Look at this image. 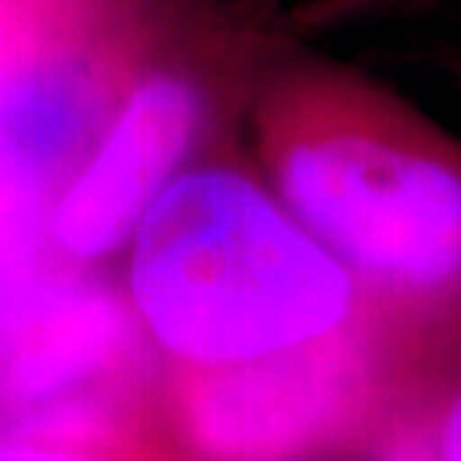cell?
Masks as SVG:
<instances>
[{"instance_id": "ba28073f", "label": "cell", "mask_w": 461, "mask_h": 461, "mask_svg": "<svg viewBox=\"0 0 461 461\" xmlns=\"http://www.w3.org/2000/svg\"><path fill=\"white\" fill-rule=\"evenodd\" d=\"M0 461H127L116 455V441H38L4 438Z\"/></svg>"}, {"instance_id": "8992f818", "label": "cell", "mask_w": 461, "mask_h": 461, "mask_svg": "<svg viewBox=\"0 0 461 461\" xmlns=\"http://www.w3.org/2000/svg\"><path fill=\"white\" fill-rule=\"evenodd\" d=\"M113 76L86 49H51L0 72V165L55 202L113 110Z\"/></svg>"}, {"instance_id": "52a82bcc", "label": "cell", "mask_w": 461, "mask_h": 461, "mask_svg": "<svg viewBox=\"0 0 461 461\" xmlns=\"http://www.w3.org/2000/svg\"><path fill=\"white\" fill-rule=\"evenodd\" d=\"M49 202L0 165V277L38 260Z\"/></svg>"}, {"instance_id": "6da1fadb", "label": "cell", "mask_w": 461, "mask_h": 461, "mask_svg": "<svg viewBox=\"0 0 461 461\" xmlns=\"http://www.w3.org/2000/svg\"><path fill=\"white\" fill-rule=\"evenodd\" d=\"M270 192L346 267L379 339L461 325V144L366 72L264 41L249 79Z\"/></svg>"}, {"instance_id": "5b68a950", "label": "cell", "mask_w": 461, "mask_h": 461, "mask_svg": "<svg viewBox=\"0 0 461 461\" xmlns=\"http://www.w3.org/2000/svg\"><path fill=\"white\" fill-rule=\"evenodd\" d=\"M209 99L195 76L178 68L140 76L51 202L45 232L55 249L99 260L123 247L195 148Z\"/></svg>"}, {"instance_id": "30bf717a", "label": "cell", "mask_w": 461, "mask_h": 461, "mask_svg": "<svg viewBox=\"0 0 461 461\" xmlns=\"http://www.w3.org/2000/svg\"><path fill=\"white\" fill-rule=\"evenodd\" d=\"M434 447H438V461H461V390L441 417V428L434 434Z\"/></svg>"}, {"instance_id": "9c48e42d", "label": "cell", "mask_w": 461, "mask_h": 461, "mask_svg": "<svg viewBox=\"0 0 461 461\" xmlns=\"http://www.w3.org/2000/svg\"><path fill=\"white\" fill-rule=\"evenodd\" d=\"M379 461H438L434 434L428 428H403L390 445L383 447Z\"/></svg>"}, {"instance_id": "8fae6325", "label": "cell", "mask_w": 461, "mask_h": 461, "mask_svg": "<svg viewBox=\"0 0 461 461\" xmlns=\"http://www.w3.org/2000/svg\"><path fill=\"white\" fill-rule=\"evenodd\" d=\"M325 4H356V0H314V7H325Z\"/></svg>"}, {"instance_id": "277c9868", "label": "cell", "mask_w": 461, "mask_h": 461, "mask_svg": "<svg viewBox=\"0 0 461 461\" xmlns=\"http://www.w3.org/2000/svg\"><path fill=\"white\" fill-rule=\"evenodd\" d=\"M137 318L113 291L41 264L0 277V413L11 430L113 417L137 366Z\"/></svg>"}, {"instance_id": "3957f363", "label": "cell", "mask_w": 461, "mask_h": 461, "mask_svg": "<svg viewBox=\"0 0 461 461\" xmlns=\"http://www.w3.org/2000/svg\"><path fill=\"white\" fill-rule=\"evenodd\" d=\"M379 339L356 325L308 346L226 366H182L171 413L202 461H294L342 441L373 411Z\"/></svg>"}, {"instance_id": "7a4b0ae2", "label": "cell", "mask_w": 461, "mask_h": 461, "mask_svg": "<svg viewBox=\"0 0 461 461\" xmlns=\"http://www.w3.org/2000/svg\"><path fill=\"white\" fill-rule=\"evenodd\" d=\"M131 308L178 366L247 363L366 318L346 267L226 161L178 171L137 222Z\"/></svg>"}]
</instances>
